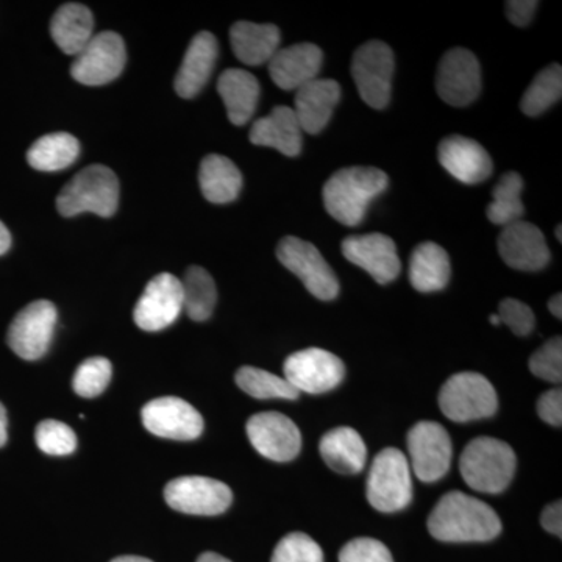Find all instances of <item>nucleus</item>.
<instances>
[{
    "label": "nucleus",
    "mask_w": 562,
    "mask_h": 562,
    "mask_svg": "<svg viewBox=\"0 0 562 562\" xmlns=\"http://www.w3.org/2000/svg\"><path fill=\"white\" fill-rule=\"evenodd\" d=\"M428 531L442 542H487L501 535L502 522L486 503L453 491L432 509Z\"/></svg>",
    "instance_id": "1"
},
{
    "label": "nucleus",
    "mask_w": 562,
    "mask_h": 562,
    "mask_svg": "<svg viewBox=\"0 0 562 562\" xmlns=\"http://www.w3.org/2000/svg\"><path fill=\"white\" fill-rule=\"evenodd\" d=\"M390 179L382 169L351 166L333 173L325 183L322 198L333 220L357 227L364 220L373 199L387 190Z\"/></svg>",
    "instance_id": "2"
},
{
    "label": "nucleus",
    "mask_w": 562,
    "mask_h": 562,
    "mask_svg": "<svg viewBox=\"0 0 562 562\" xmlns=\"http://www.w3.org/2000/svg\"><path fill=\"white\" fill-rule=\"evenodd\" d=\"M517 458L509 443L495 438H476L460 458L464 482L483 494H501L513 482Z\"/></svg>",
    "instance_id": "3"
},
{
    "label": "nucleus",
    "mask_w": 562,
    "mask_h": 562,
    "mask_svg": "<svg viewBox=\"0 0 562 562\" xmlns=\"http://www.w3.org/2000/svg\"><path fill=\"white\" fill-rule=\"evenodd\" d=\"M120 203V181L116 173L102 165L88 166L63 188L57 198L61 216L94 213L111 217Z\"/></svg>",
    "instance_id": "4"
},
{
    "label": "nucleus",
    "mask_w": 562,
    "mask_h": 562,
    "mask_svg": "<svg viewBox=\"0 0 562 562\" xmlns=\"http://www.w3.org/2000/svg\"><path fill=\"white\" fill-rule=\"evenodd\" d=\"M413 482L408 458L398 449L376 454L368 476V501L376 512L397 513L412 503Z\"/></svg>",
    "instance_id": "5"
},
{
    "label": "nucleus",
    "mask_w": 562,
    "mask_h": 562,
    "mask_svg": "<svg viewBox=\"0 0 562 562\" xmlns=\"http://www.w3.org/2000/svg\"><path fill=\"white\" fill-rule=\"evenodd\" d=\"M439 408L453 422L487 419L497 413V392L482 373L460 372L443 383Z\"/></svg>",
    "instance_id": "6"
},
{
    "label": "nucleus",
    "mask_w": 562,
    "mask_h": 562,
    "mask_svg": "<svg viewBox=\"0 0 562 562\" xmlns=\"http://www.w3.org/2000/svg\"><path fill=\"white\" fill-rule=\"evenodd\" d=\"M277 258L288 271L302 280L303 286L319 301H333L339 294V280L314 244L286 236L277 247Z\"/></svg>",
    "instance_id": "7"
},
{
    "label": "nucleus",
    "mask_w": 562,
    "mask_h": 562,
    "mask_svg": "<svg viewBox=\"0 0 562 562\" xmlns=\"http://www.w3.org/2000/svg\"><path fill=\"white\" fill-rule=\"evenodd\" d=\"M394 68V54L383 41H369L355 52L351 77L362 101L372 109L384 110L390 105Z\"/></svg>",
    "instance_id": "8"
},
{
    "label": "nucleus",
    "mask_w": 562,
    "mask_h": 562,
    "mask_svg": "<svg viewBox=\"0 0 562 562\" xmlns=\"http://www.w3.org/2000/svg\"><path fill=\"white\" fill-rule=\"evenodd\" d=\"M409 468L424 483H435L449 472L453 446L438 422L422 420L408 432Z\"/></svg>",
    "instance_id": "9"
},
{
    "label": "nucleus",
    "mask_w": 562,
    "mask_h": 562,
    "mask_svg": "<svg viewBox=\"0 0 562 562\" xmlns=\"http://www.w3.org/2000/svg\"><path fill=\"white\" fill-rule=\"evenodd\" d=\"M127 61L124 40L117 33L102 32L92 36L70 66L74 79L87 87H101L121 76Z\"/></svg>",
    "instance_id": "10"
},
{
    "label": "nucleus",
    "mask_w": 562,
    "mask_h": 562,
    "mask_svg": "<svg viewBox=\"0 0 562 562\" xmlns=\"http://www.w3.org/2000/svg\"><path fill=\"white\" fill-rule=\"evenodd\" d=\"M57 319V308L49 301L25 306L11 322L7 336L10 349L22 360H40L49 350Z\"/></svg>",
    "instance_id": "11"
},
{
    "label": "nucleus",
    "mask_w": 562,
    "mask_h": 562,
    "mask_svg": "<svg viewBox=\"0 0 562 562\" xmlns=\"http://www.w3.org/2000/svg\"><path fill=\"white\" fill-rule=\"evenodd\" d=\"M284 379L306 394H325L339 386L346 375V366L331 351L305 349L295 351L283 366Z\"/></svg>",
    "instance_id": "12"
},
{
    "label": "nucleus",
    "mask_w": 562,
    "mask_h": 562,
    "mask_svg": "<svg viewBox=\"0 0 562 562\" xmlns=\"http://www.w3.org/2000/svg\"><path fill=\"white\" fill-rule=\"evenodd\" d=\"M165 501L176 512L191 516H220L233 502L227 484L206 476H180L166 484Z\"/></svg>",
    "instance_id": "13"
},
{
    "label": "nucleus",
    "mask_w": 562,
    "mask_h": 562,
    "mask_svg": "<svg viewBox=\"0 0 562 562\" xmlns=\"http://www.w3.org/2000/svg\"><path fill=\"white\" fill-rule=\"evenodd\" d=\"M436 90L449 105H471L482 91V68L475 55L462 47L447 52L439 63Z\"/></svg>",
    "instance_id": "14"
},
{
    "label": "nucleus",
    "mask_w": 562,
    "mask_h": 562,
    "mask_svg": "<svg viewBox=\"0 0 562 562\" xmlns=\"http://www.w3.org/2000/svg\"><path fill=\"white\" fill-rule=\"evenodd\" d=\"M183 312V291L181 281L172 273H160L147 284L138 303L133 319L144 331H160L179 319Z\"/></svg>",
    "instance_id": "15"
},
{
    "label": "nucleus",
    "mask_w": 562,
    "mask_h": 562,
    "mask_svg": "<svg viewBox=\"0 0 562 562\" xmlns=\"http://www.w3.org/2000/svg\"><path fill=\"white\" fill-rule=\"evenodd\" d=\"M247 436L254 449L271 461H292L301 453V430L284 414H255L247 422Z\"/></svg>",
    "instance_id": "16"
},
{
    "label": "nucleus",
    "mask_w": 562,
    "mask_h": 562,
    "mask_svg": "<svg viewBox=\"0 0 562 562\" xmlns=\"http://www.w3.org/2000/svg\"><path fill=\"white\" fill-rule=\"evenodd\" d=\"M144 427L151 435L173 441H194L203 431V417L179 397L155 398L140 412Z\"/></svg>",
    "instance_id": "17"
},
{
    "label": "nucleus",
    "mask_w": 562,
    "mask_h": 562,
    "mask_svg": "<svg viewBox=\"0 0 562 562\" xmlns=\"http://www.w3.org/2000/svg\"><path fill=\"white\" fill-rule=\"evenodd\" d=\"M341 249L346 260L371 273L376 283H391L402 271L397 246L390 236L382 233L349 236L344 239Z\"/></svg>",
    "instance_id": "18"
},
{
    "label": "nucleus",
    "mask_w": 562,
    "mask_h": 562,
    "mask_svg": "<svg viewBox=\"0 0 562 562\" xmlns=\"http://www.w3.org/2000/svg\"><path fill=\"white\" fill-rule=\"evenodd\" d=\"M498 251L509 268L524 272L541 271L552 258L543 233L522 220L503 227Z\"/></svg>",
    "instance_id": "19"
},
{
    "label": "nucleus",
    "mask_w": 562,
    "mask_h": 562,
    "mask_svg": "<svg viewBox=\"0 0 562 562\" xmlns=\"http://www.w3.org/2000/svg\"><path fill=\"white\" fill-rule=\"evenodd\" d=\"M324 52L313 43H299L277 50L269 61V74L281 90L297 91L319 79Z\"/></svg>",
    "instance_id": "20"
},
{
    "label": "nucleus",
    "mask_w": 562,
    "mask_h": 562,
    "mask_svg": "<svg viewBox=\"0 0 562 562\" xmlns=\"http://www.w3.org/2000/svg\"><path fill=\"white\" fill-rule=\"evenodd\" d=\"M438 157L442 168L464 184L482 183L492 173L490 154L482 144L465 136L452 135L442 139Z\"/></svg>",
    "instance_id": "21"
},
{
    "label": "nucleus",
    "mask_w": 562,
    "mask_h": 562,
    "mask_svg": "<svg viewBox=\"0 0 562 562\" xmlns=\"http://www.w3.org/2000/svg\"><path fill=\"white\" fill-rule=\"evenodd\" d=\"M341 99V87L331 79H314L295 91L294 113L302 131L317 135L327 127Z\"/></svg>",
    "instance_id": "22"
},
{
    "label": "nucleus",
    "mask_w": 562,
    "mask_h": 562,
    "mask_svg": "<svg viewBox=\"0 0 562 562\" xmlns=\"http://www.w3.org/2000/svg\"><path fill=\"white\" fill-rule=\"evenodd\" d=\"M217 55L220 44L213 33L201 32L192 38L173 81L180 98L192 99L203 90L213 74Z\"/></svg>",
    "instance_id": "23"
},
{
    "label": "nucleus",
    "mask_w": 562,
    "mask_h": 562,
    "mask_svg": "<svg viewBox=\"0 0 562 562\" xmlns=\"http://www.w3.org/2000/svg\"><path fill=\"white\" fill-rule=\"evenodd\" d=\"M303 131L291 106L279 105L269 116L255 121L249 138L255 146L272 147L286 155L297 157L302 151Z\"/></svg>",
    "instance_id": "24"
},
{
    "label": "nucleus",
    "mask_w": 562,
    "mask_h": 562,
    "mask_svg": "<svg viewBox=\"0 0 562 562\" xmlns=\"http://www.w3.org/2000/svg\"><path fill=\"white\" fill-rule=\"evenodd\" d=\"M231 41L239 61L260 66L271 61L280 49L281 35L277 25L239 21L232 27Z\"/></svg>",
    "instance_id": "25"
},
{
    "label": "nucleus",
    "mask_w": 562,
    "mask_h": 562,
    "mask_svg": "<svg viewBox=\"0 0 562 562\" xmlns=\"http://www.w3.org/2000/svg\"><path fill=\"white\" fill-rule=\"evenodd\" d=\"M217 91L232 124L244 125L251 120L260 99V83L254 74L244 69H227L221 74Z\"/></svg>",
    "instance_id": "26"
},
{
    "label": "nucleus",
    "mask_w": 562,
    "mask_h": 562,
    "mask_svg": "<svg viewBox=\"0 0 562 562\" xmlns=\"http://www.w3.org/2000/svg\"><path fill=\"white\" fill-rule=\"evenodd\" d=\"M319 452L331 471L353 475L364 469L368 449L360 432L349 427H339L325 432Z\"/></svg>",
    "instance_id": "27"
},
{
    "label": "nucleus",
    "mask_w": 562,
    "mask_h": 562,
    "mask_svg": "<svg viewBox=\"0 0 562 562\" xmlns=\"http://www.w3.org/2000/svg\"><path fill=\"white\" fill-rule=\"evenodd\" d=\"M94 31L91 10L81 3H65L50 22V35L65 54L77 55L90 43Z\"/></svg>",
    "instance_id": "28"
},
{
    "label": "nucleus",
    "mask_w": 562,
    "mask_h": 562,
    "mask_svg": "<svg viewBox=\"0 0 562 562\" xmlns=\"http://www.w3.org/2000/svg\"><path fill=\"white\" fill-rule=\"evenodd\" d=\"M199 183L206 201L224 205L238 199L243 190V173L224 155L211 154L201 162Z\"/></svg>",
    "instance_id": "29"
},
{
    "label": "nucleus",
    "mask_w": 562,
    "mask_h": 562,
    "mask_svg": "<svg viewBox=\"0 0 562 562\" xmlns=\"http://www.w3.org/2000/svg\"><path fill=\"white\" fill-rule=\"evenodd\" d=\"M452 266L449 254L436 243H422L409 260V281L419 292H438L449 284Z\"/></svg>",
    "instance_id": "30"
},
{
    "label": "nucleus",
    "mask_w": 562,
    "mask_h": 562,
    "mask_svg": "<svg viewBox=\"0 0 562 562\" xmlns=\"http://www.w3.org/2000/svg\"><path fill=\"white\" fill-rule=\"evenodd\" d=\"M80 154V143L69 133L41 136L27 151V161L36 171L55 172L69 168Z\"/></svg>",
    "instance_id": "31"
},
{
    "label": "nucleus",
    "mask_w": 562,
    "mask_h": 562,
    "mask_svg": "<svg viewBox=\"0 0 562 562\" xmlns=\"http://www.w3.org/2000/svg\"><path fill=\"white\" fill-rule=\"evenodd\" d=\"M183 310L192 321H209L217 302L216 283L209 271L191 266L181 281Z\"/></svg>",
    "instance_id": "32"
},
{
    "label": "nucleus",
    "mask_w": 562,
    "mask_h": 562,
    "mask_svg": "<svg viewBox=\"0 0 562 562\" xmlns=\"http://www.w3.org/2000/svg\"><path fill=\"white\" fill-rule=\"evenodd\" d=\"M524 179L517 172H506L492 190V203L487 206V220L495 225L513 224L522 220L525 209L522 203Z\"/></svg>",
    "instance_id": "33"
},
{
    "label": "nucleus",
    "mask_w": 562,
    "mask_h": 562,
    "mask_svg": "<svg viewBox=\"0 0 562 562\" xmlns=\"http://www.w3.org/2000/svg\"><path fill=\"white\" fill-rule=\"evenodd\" d=\"M562 68L561 65H550L536 76L528 90L525 91L520 110L527 116L535 117L561 101Z\"/></svg>",
    "instance_id": "34"
},
{
    "label": "nucleus",
    "mask_w": 562,
    "mask_h": 562,
    "mask_svg": "<svg viewBox=\"0 0 562 562\" xmlns=\"http://www.w3.org/2000/svg\"><path fill=\"white\" fill-rule=\"evenodd\" d=\"M236 384L250 397L268 401V398H284L295 401L299 398V391L286 379L262 369L244 366L236 372Z\"/></svg>",
    "instance_id": "35"
},
{
    "label": "nucleus",
    "mask_w": 562,
    "mask_h": 562,
    "mask_svg": "<svg viewBox=\"0 0 562 562\" xmlns=\"http://www.w3.org/2000/svg\"><path fill=\"white\" fill-rule=\"evenodd\" d=\"M111 373H113V368L106 358H88L77 368L72 380L74 391L80 397H98L109 386Z\"/></svg>",
    "instance_id": "36"
},
{
    "label": "nucleus",
    "mask_w": 562,
    "mask_h": 562,
    "mask_svg": "<svg viewBox=\"0 0 562 562\" xmlns=\"http://www.w3.org/2000/svg\"><path fill=\"white\" fill-rule=\"evenodd\" d=\"M35 439L41 452L52 457H66L76 452L77 449L76 432L60 420L41 422L36 427Z\"/></svg>",
    "instance_id": "37"
},
{
    "label": "nucleus",
    "mask_w": 562,
    "mask_h": 562,
    "mask_svg": "<svg viewBox=\"0 0 562 562\" xmlns=\"http://www.w3.org/2000/svg\"><path fill=\"white\" fill-rule=\"evenodd\" d=\"M271 562H324V553L305 532H290L277 543Z\"/></svg>",
    "instance_id": "38"
},
{
    "label": "nucleus",
    "mask_w": 562,
    "mask_h": 562,
    "mask_svg": "<svg viewBox=\"0 0 562 562\" xmlns=\"http://www.w3.org/2000/svg\"><path fill=\"white\" fill-rule=\"evenodd\" d=\"M530 371L538 379L550 383H561L562 380V339L560 336L549 339L530 357Z\"/></svg>",
    "instance_id": "39"
},
{
    "label": "nucleus",
    "mask_w": 562,
    "mask_h": 562,
    "mask_svg": "<svg viewBox=\"0 0 562 562\" xmlns=\"http://www.w3.org/2000/svg\"><path fill=\"white\" fill-rule=\"evenodd\" d=\"M339 562H394V558L383 542L358 538L342 547Z\"/></svg>",
    "instance_id": "40"
},
{
    "label": "nucleus",
    "mask_w": 562,
    "mask_h": 562,
    "mask_svg": "<svg viewBox=\"0 0 562 562\" xmlns=\"http://www.w3.org/2000/svg\"><path fill=\"white\" fill-rule=\"evenodd\" d=\"M498 317L516 336H528L535 330V313L527 303L505 299L498 306Z\"/></svg>",
    "instance_id": "41"
},
{
    "label": "nucleus",
    "mask_w": 562,
    "mask_h": 562,
    "mask_svg": "<svg viewBox=\"0 0 562 562\" xmlns=\"http://www.w3.org/2000/svg\"><path fill=\"white\" fill-rule=\"evenodd\" d=\"M539 417L552 427H561L562 425V391L550 390L543 392L538 402Z\"/></svg>",
    "instance_id": "42"
},
{
    "label": "nucleus",
    "mask_w": 562,
    "mask_h": 562,
    "mask_svg": "<svg viewBox=\"0 0 562 562\" xmlns=\"http://www.w3.org/2000/svg\"><path fill=\"white\" fill-rule=\"evenodd\" d=\"M538 7L536 0H509L505 5L506 16L517 27H525L532 21Z\"/></svg>",
    "instance_id": "43"
},
{
    "label": "nucleus",
    "mask_w": 562,
    "mask_h": 562,
    "mask_svg": "<svg viewBox=\"0 0 562 562\" xmlns=\"http://www.w3.org/2000/svg\"><path fill=\"white\" fill-rule=\"evenodd\" d=\"M541 525L543 530L552 532L558 538H562V505L560 501L543 508Z\"/></svg>",
    "instance_id": "44"
},
{
    "label": "nucleus",
    "mask_w": 562,
    "mask_h": 562,
    "mask_svg": "<svg viewBox=\"0 0 562 562\" xmlns=\"http://www.w3.org/2000/svg\"><path fill=\"white\" fill-rule=\"evenodd\" d=\"M7 427H9V417H7L5 406L0 403V447L5 446L7 439H9Z\"/></svg>",
    "instance_id": "45"
},
{
    "label": "nucleus",
    "mask_w": 562,
    "mask_h": 562,
    "mask_svg": "<svg viewBox=\"0 0 562 562\" xmlns=\"http://www.w3.org/2000/svg\"><path fill=\"white\" fill-rule=\"evenodd\" d=\"M11 247V235L9 228L0 222V255L7 254Z\"/></svg>",
    "instance_id": "46"
},
{
    "label": "nucleus",
    "mask_w": 562,
    "mask_h": 562,
    "mask_svg": "<svg viewBox=\"0 0 562 562\" xmlns=\"http://www.w3.org/2000/svg\"><path fill=\"white\" fill-rule=\"evenodd\" d=\"M549 310L550 313L553 314L554 317L561 319L562 317V297L561 294H554L552 299L549 301Z\"/></svg>",
    "instance_id": "47"
},
{
    "label": "nucleus",
    "mask_w": 562,
    "mask_h": 562,
    "mask_svg": "<svg viewBox=\"0 0 562 562\" xmlns=\"http://www.w3.org/2000/svg\"><path fill=\"white\" fill-rule=\"evenodd\" d=\"M198 562H232L228 561L227 558L221 557V554L217 553H203L201 557H199Z\"/></svg>",
    "instance_id": "48"
},
{
    "label": "nucleus",
    "mask_w": 562,
    "mask_h": 562,
    "mask_svg": "<svg viewBox=\"0 0 562 562\" xmlns=\"http://www.w3.org/2000/svg\"><path fill=\"white\" fill-rule=\"evenodd\" d=\"M111 562H154V561L147 560V558H143V557H120V558H114V560Z\"/></svg>",
    "instance_id": "49"
},
{
    "label": "nucleus",
    "mask_w": 562,
    "mask_h": 562,
    "mask_svg": "<svg viewBox=\"0 0 562 562\" xmlns=\"http://www.w3.org/2000/svg\"><path fill=\"white\" fill-rule=\"evenodd\" d=\"M490 321H491L492 325H501L502 324L501 317H498V314H497V316H494V314H492V316L490 317Z\"/></svg>",
    "instance_id": "50"
},
{
    "label": "nucleus",
    "mask_w": 562,
    "mask_h": 562,
    "mask_svg": "<svg viewBox=\"0 0 562 562\" xmlns=\"http://www.w3.org/2000/svg\"><path fill=\"white\" fill-rule=\"evenodd\" d=\"M561 228V224H558L557 231H554V233H557L558 241L560 243L562 241Z\"/></svg>",
    "instance_id": "51"
}]
</instances>
